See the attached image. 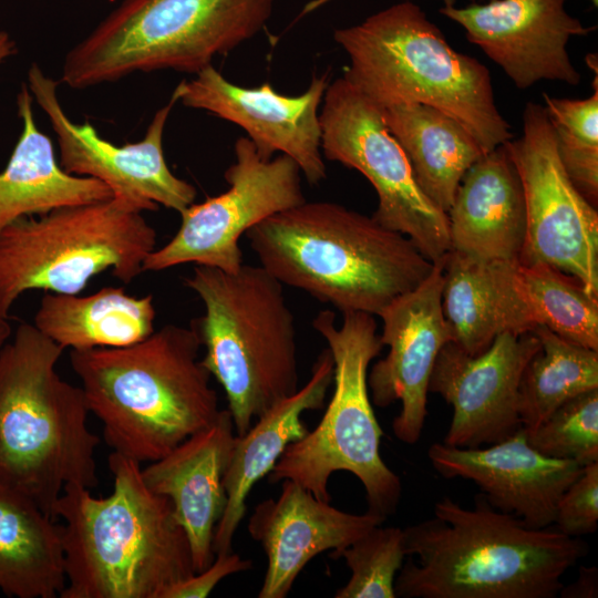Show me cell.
Instances as JSON below:
<instances>
[{"instance_id":"1","label":"cell","mask_w":598,"mask_h":598,"mask_svg":"<svg viewBox=\"0 0 598 598\" xmlns=\"http://www.w3.org/2000/svg\"><path fill=\"white\" fill-rule=\"evenodd\" d=\"M403 529L406 559L394 580L402 598H554L588 545L556 528H530L489 505L450 497Z\"/></svg>"},{"instance_id":"2","label":"cell","mask_w":598,"mask_h":598,"mask_svg":"<svg viewBox=\"0 0 598 598\" xmlns=\"http://www.w3.org/2000/svg\"><path fill=\"white\" fill-rule=\"evenodd\" d=\"M109 467L111 494L68 484L54 506L63 520L60 598H163L195 574L186 533L171 501L145 485L138 462L112 452Z\"/></svg>"},{"instance_id":"3","label":"cell","mask_w":598,"mask_h":598,"mask_svg":"<svg viewBox=\"0 0 598 598\" xmlns=\"http://www.w3.org/2000/svg\"><path fill=\"white\" fill-rule=\"evenodd\" d=\"M200 347L192 322L165 324L127 347L71 350L90 413L113 452L150 463L216 421L221 409Z\"/></svg>"},{"instance_id":"4","label":"cell","mask_w":598,"mask_h":598,"mask_svg":"<svg viewBox=\"0 0 598 598\" xmlns=\"http://www.w3.org/2000/svg\"><path fill=\"white\" fill-rule=\"evenodd\" d=\"M260 266L342 313L378 316L432 271L406 236L332 202H303L246 234Z\"/></svg>"},{"instance_id":"5","label":"cell","mask_w":598,"mask_h":598,"mask_svg":"<svg viewBox=\"0 0 598 598\" xmlns=\"http://www.w3.org/2000/svg\"><path fill=\"white\" fill-rule=\"evenodd\" d=\"M63 350L28 322L0 348V481L52 518L65 485L99 483L100 439L83 389L56 371Z\"/></svg>"},{"instance_id":"6","label":"cell","mask_w":598,"mask_h":598,"mask_svg":"<svg viewBox=\"0 0 598 598\" xmlns=\"http://www.w3.org/2000/svg\"><path fill=\"white\" fill-rule=\"evenodd\" d=\"M333 39L349 58L343 75L380 107L420 103L437 109L458 121L484 153L513 138L488 69L452 48L410 0L334 30Z\"/></svg>"},{"instance_id":"7","label":"cell","mask_w":598,"mask_h":598,"mask_svg":"<svg viewBox=\"0 0 598 598\" xmlns=\"http://www.w3.org/2000/svg\"><path fill=\"white\" fill-rule=\"evenodd\" d=\"M204 303L192 320L206 352L200 360L223 386L235 432L298 388L295 318L279 282L261 266L235 272L195 265L184 279Z\"/></svg>"},{"instance_id":"8","label":"cell","mask_w":598,"mask_h":598,"mask_svg":"<svg viewBox=\"0 0 598 598\" xmlns=\"http://www.w3.org/2000/svg\"><path fill=\"white\" fill-rule=\"evenodd\" d=\"M275 0H123L73 47L61 82L87 89L135 72L198 73L259 33Z\"/></svg>"},{"instance_id":"9","label":"cell","mask_w":598,"mask_h":598,"mask_svg":"<svg viewBox=\"0 0 598 598\" xmlns=\"http://www.w3.org/2000/svg\"><path fill=\"white\" fill-rule=\"evenodd\" d=\"M340 327L330 310L320 311L313 329L324 339L333 359L334 391L312 430L290 443L268 474L270 483L292 480L323 502H330V476L353 474L365 491L368 511L385 518L400 503V477L384 463L383 431L375 417L368 388V371L383 346L374 316L344 312Z\"/></svg>"},{"instance_id":"10","label":"cell","mask_w":598,"mask_h":598,"mask_svg":"<svg viewBox=\"0 0 598 598\" xmlns=\"http://www.w3.org/2000/svg\"><path fill=\"white\" fill-rule=\"evenodd\" d=\"M156 230L125 200L64 206L0 231V317L29 290L80 293L106 270L124 283L143 271Z\"/></svg>"},{"instance_id":"11","label":"cell","mask_w":598,"mask_h":598,"mask_svg":"<svg viewBox=\"0 0 598 598\" xmlns=\"http://www.w3.org/2000/svg\"><path fill=\"white\" fill-rule=\"evenodd\" d=\"M322 101L323 157L359 171L378 195L372 217L410 238L431 262H441L451 248L446 213L417 186L381 107L344 75L329 83Z\"/></svg>"},{"instance_id":"12","label":"cell","mask_w":598,"mask_h":598,"mask_svg":"<svg viewBox=\"0 0 598 598\" xmlns=\"http://www.w3.org/2000/svg\"><path fill=\"white\" fill-rule=\"evenodd\" d=\"M235 162L221 194L190 204L172 239L145 259L143 271L195 264L235 272L243 266L239 239L264 219L306 202L301 171L289 156L261 158L247 137L235 143Z\"/></svg>"},{"instance_id":"13","label":"cell","mask_w":598,"mask_h":598,"mask_svg":"<svg viewBox=\"0 0 598 598\" xmlns=\"http://www.w3.org/2000/svg\"><path fill=\"white\" fill-rule=\"evenodd\" d=\"M525 200L522 265L543 262L577 278L598 297V213L568 177L544 105L529 102L523 132L505 143Z\"/></svg>"},{"instance_id":"14","label":"cell","mask_w":598,"mask_h":598,"mask_svg":"<svg viewBox=\"0 0 598 598\" xmlns=\"http://www.w3.org/2000/svg\"><path fill=\"white\" fill-rule=\"evenodd\" d=\"M58 85L37 63L30 65L28 87L56 135L63 171L101 181L113 197L141 213L155 212L159 205L181 213L194 203L196 188L169 169L163 151L165 125L178 102L175 91L156 111L140 142L115 145L100 136L89 122L78 124L69 118L59 101Z\"/></svg>"},{"instance_id":"15","label":"cell","mask_w":598,"mask_h":598,"mask_svg":"<svg viewBox=\"0 0 598 598\" xmlns=\"http://www.w3.org/2000/svg\"><path fill=\"white\" fill-rule=\"evenodd\" d=\"M540 343L533 331L497 336L483 353L470 355L455 342L440 350L429 392L453 408L443 443L476 448L506 440L523 427L519 383Z\"/></svg>"},{"instance_id":"16","label":"cell","mask_w":598,"mask_h":598,"mask_svg":"<svg viewBox=\"0 0 598 598\" xmlns=\"http://www.w3.org/2000/svg\"><path fill=\"white\" fill-rule=\"evenodd\" d=\"M195 75L175 87L178 102L241 127L264 159L277 152L289 156L310 185L326 178L319 106L329 85L327 74L313 76L296 96L280 94L269 83L239 86L212 64Z\"/></svg>"},{"instance_id":"17","label":"cell","mask_w":598,"mask_h":598,"mask_svg":"<svg viewBox=\"0 0 598 598\" xmlns=\"http://www.w3.org/2000/svg\"><path fill=\"white\" fill-rule=\"evenodd\" d=\"M442 261L414 289L394 299L379 317L380 341L388 354L368 372L371 401L386 408L396 401L401 411L392 422L398 440L415 444L427 416L431 373L440 350L453 341L442 309Z\"/></svg>"},{"instance_id":"18","label":"cell","mask_w":598,"mask_h":598,"mask_svg":"<svg viewBox=\"0 0 598 598\" xmlns=\"http://www.w3.org/2000/svg\"><path fill=\"white\" fill-rule=\"evenodd\" d=\"M566 0H491L455 7L451 1L440 12L460 24L467 40L480 47L518 89L542 80L578 85L580 73L567 44L589 32L568 13Z\"/></svg>"},{"instance_id":"19","label":"cell","mask_w":598,"mask_h":598,"mask_svg":"<svg viewBox=\"0 0 598 598\" xmlns=\"http://www.w3.org/2000/svg\"><path fill=\"white\" fill-rule=\"evenodd\" d=\"M427 457L442 477L472 481L492 507L530 528L554 524L559 498L584 468L537 452L528 444L524 427L486 447L433 443Z\"/></svg>"},{"instance_id":"20","label":"cell","mask_w":598,"mask_h":598,"mask_svg":"<svg viewBox=\"0 0 598 598\" xmlns=\"http://www.w3.org/2000/svg\"><path fill=\"white\" fill-rule=\"evenodd\" d=\"M384 516L367 512L353 514L316 498L292 480H282L276 499L259 503L248 530L267 556V570L259 598H285L305 566L317 555L331 550L333 558Z\"/></svg>"},{"instance_id":"21","label":"cell","mask_w":598,"mask_h":598,"mask_svg":"<svg viewBox=\"0 0 598 598\" xmlns=\"http://www.w3.org/2000/svg\"><path fill=\"white\" fill-rule=\"evenodd\" d=\"M236 435L231 414L224 409L210 425L141 470L145 485L171 501L188 538L195 574L216 556L213 538L227 503L224 475Z\"/></svg>"},{"instance_id":"22","label":"cell","mask_w":598,"mask_h":598,"mask_svg":"<svg viewBox=\"0 0 598 598\" xmlns=\"http://www.w3.org/2000/svg\"><path fill=\"white\" fill-rule=\"evenodd\" d=\"M442 269L443 313L453 342L470 355L483 353L502 333L536 327L518 260H483L450 250Z\"/></svg>"},{"instance_id":"23","label":"cell","mask_w":598,"mask_h":598,"mask_svg":"<svg viewBox=\"0 0 598 598\" xmlns=\"http://www.w3.org/2000/svg\"><path fill=\"white\" fill-rule=\"evenodd\" d=\"M446 216L450 250L483 260H518L525 240V200L505 143L466 171Z\"/></svg>"},{"instance_id":"24","label":"cell","mask_w":598,"mask_h":598,"mask_svg":"<svg viewBox=\"0 0 598 598\" xmlns=\"http://www.w3.org/2000/svg\"><path fill=\"white\" fill-rule=\"evenodd\" d=\"M332 381L333 359L326 349L302 388L275 403L243 435H236L224 475L227 503L214 533L215 555L233 551V539L245 516L251 488L269 474L286 447L308 432L301 416L306 411L323 408Z\"/></svg>"},{"instance_id":"25","label":"cell","mask_w":598,"mask_h":598,"mask_svg":"<svg viewBox=\"0 0 598 598\" xmlns=\"http://www.w3.org/2000/svg\"><path fill=\"white\" fill-rule=\"evenodd\" d=\"M17 104L22 131L0 173V231L21 217L113 197L110 187L101 181L62 169L51 138L35 125L32 95L25 83L18 93Z\"/></svg>"},{"instance_id":"26","label":"cell","mask_w":598,"mask_h":598,"mask_svg":"<svg viewBox=\"0 0 598 598\" xmlns=\"http://www.w3.org/2000/svg\"><path fill=\"white\" fill-rule=\"evenodd\" d=\"M381 110L417 186L446 213L464 174L485 154L480 144L458 121L432 106L403 103Z\"/></svg>"},{"instance_id":"27","label":"cell","mask_w":598,"mask_h":598,"mask_svg":"<svg viewBox=\"0 0 598 598\" xmlns=\"http://www.w3.org/2000/svg\"><path fill=\"white\" fill-rule=\"evenodd\" d=\"M156 319L153 296L127 295L123 287L79 293L45 292L35 328L63 349L121 348L151 336Z\"/></svg>"},{"instance_id":"28","label":"cell","mask_w":598,"mask_h":598,"mask_svg":"<svg viewBox=\"0 0 598 598\" xmlns=\"http://www.w3.org/2000/svg\"><path fill=\"white\" fill-rule=\"evenodd\" d=\"M64 587L61 525L0 481V591L16 598H56Z\"/></svg>"},{"instance_id":"29","label":"cell","mask_w":598,"mask_h":598,"mask_svg":"<svg viewBox=\"0 0 598 598\" xmlns=\"http://www.w3.org/2000/svg\"><path fill=\"white\" fill-rule=\"evenodd\" d=\"M533 332L540 347L519 383L518 411L525 431L536 429L566 401L598 389V351L570 342L544 326Z\"/></svg>"},{"instance_id":"30","label":"cell","mask_w":598,"mask_h":598,"mask_svg":"<svg viewBox=\"0 0 598 598\" xmlns=\"http://www.w3.org/2000/svg\"><path fill=\"white\" fill-rule=\"evenodd\" d=\"M518 272L536 326L598 351V297L554 266L522 265Z\"/></svg>"},{"instance_id":"31","label":"cell","mask_w":598,"mask_h":598,"mask_svg":"<svg viewBox=\"0 0 598 598\" xmlns=\"http://www.w3.org/2000/svg\"><path fill=\"white\" fill-rule=\"evenodd\" d=\"M399 527H372L332 559L343 558L351 571L336 598H395L394 580L405 559Z\"/></svg>"},{"instance_id":"32","label":"cell","mask_w":598,"mask_h":598,"mask_svg":"<svg viewBox=\"0 0 598 598\" xmlns=\"http://www.w3.org/2000/svg\"><path fill=\"white\" fill-rule=\"evenodd\" d=\"M525 433L528 444L545 456L581 466L598 462V389L566 401Z\"/></svg>"},{"instance_id":"33","label":"cell","mask_w":598,"mask_h":598,"mask_svg":"<svg viewBox=\"0 0 598 598\" xmlns=\"http://www.w3.org/2000/svg\"><path fill=\"white\" fill-rule=\"evenodd\" d=\"M555 528L570 537L596 532L598 525V462L585 465L581 474L558 501Z\"/></svg>"},{"instance_id":"34","label":"cell","mask_w":598,"mask_h":598,"mask_svg":"<svg viewBox=\"0 0 598 598\" xmlns=\"http://www.w3.org/2000/svg\"><path fill=\"white\" fill-rule=\"evenodd\" d=\"M251 568V561L236 553L217 554L204 570L173 585L163 598H205L224 578Z\"/></svg>"},{"instance_id":"35","label":"cell","mask_w":598,"mask_h":598,"mask_svg":"<svg viewBox=\"0 0 598 598\" xmlns=\"http://www.w3.org/2000/svg\"><path fill=\"white\" fill-rule=\"evenodd\" d=\"M596 567H581L578 578L568 587H561L559 595L567 598H596L597 597V579Z\"/></svg>"},{"instance_id":"36","label":"cell","mask_w":598,"mask_h":598,"mask_svg":"<svg viewBox=\"0 0 598 598\" xmlns=\"http://www.w3.org/2000/svg\"><path fill=\"white\" fill-rule=\"evenodd\" d=\"M17 52L16 43L6 31H0V63Z\"/></svg>"},{"instance_id":"37","label":"cell","mask_w":598,"mask_h":598,"mask_svg":"<svg viewBox=\"0 0 598 598\" xmlns=\"http://www.w3.org/2000/svg\"><path fill=\"white\" fill-rule=\"evenodd\" d=\"M12 332V328L7 318L0 317V348L7 342Z\"/></svg>"},{"instance_id":"38","label":"cell","mask_w":598,"mask_h":598,"mask_svg":"<svg viewBox=\"0 0 598 598\" xmlns=\"http://www.w3.org/2000/svg\"><path fill=\"white\" fill-rule=\"evenodd\" d=\"M590 1H591V3H592L595 7H597L598 0H590Z\"/></svg>"}]
</instances>
